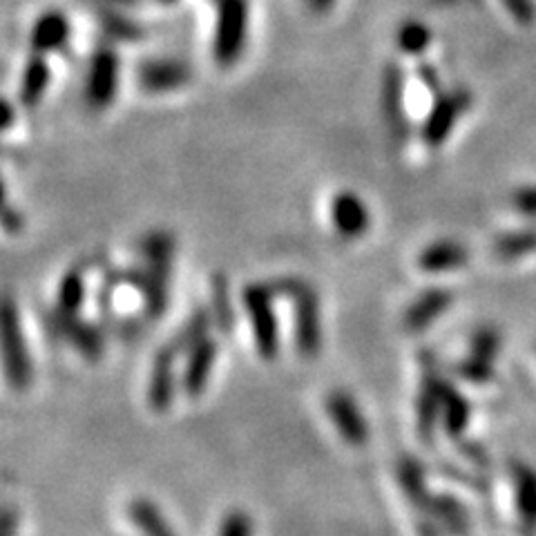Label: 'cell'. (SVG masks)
<instances>
[{
  "label": "cell",
  "instance_id": "1",
  "mask_svg": "<svg viewBox=\"0 0 536 536\" xmlns=\"http://www.w3.org/2000/svg\"><path fill=\"white\" fill-rule=\"evenodd\" d=\"M273 302L275 295L268 282L248 284L242 293L244 311L248 320H251L255 349L266 362L275 360L277 353H280V324H277Z\"/></svg>",
  "mask_w": 536,
  "mask_h": 536
},
{
  "label": "cell",
  "instance_id": "2",
  "mask_svg": "<svg viewBox=\"0 0 536 536\" xmlns=\"http://www.w3.org/2000/svg\"><path fill=\"white\" fill-rule=\"evenodd\" d=\"M246 36H248V0H217L213 59L222 67L235 65L242 59Z\"/></svg>",
  "mask_w": 536,
  "mask_h": 536
},
{
  "label": "cell",
  "instance_id": "3",
  "mask_svg": "<svg viewBox=\"0 0 536 536\" xmlns=\"http://www.w3.org/2000/svg\"><path fill=\"white\" fill-rule=\"evenodd\" d=\"M3 356H5V373L9 385L14 389H25L32 382L34 367L30 358V347L25 342L21 311L12 298L3 302Z\"/></svg>",
  "mask_w": 536,
  "mask_h": 536
},
{
  "label": "cell",
  "instance_id": "4",
  "mask_svg": "<svg viewBox=\"0 0 536 536\" xmlns=\"http://www.w3.org/2000/svg\"><path fill=\"white\" fill-rule=\"evenodd\" d=\"M119 54L112 45H101L94 50L88 74H85V101L94 110L110 108L119 92Z\"/></svg>",
  "mask_w": 536,
  "mask_h": 536
},
{
  "label": "cell",
  "instance_id": "5",
  "mask_svg": "<svg viewBox=\"0 0 536 536\" xmlns=\"http://www.w3.org/2000/svg\"><path fill=\"white\" fill-rule=\"evenodd\" d=\"M293 333L295 349L302 358H315L322 349V315H320V298L309 284L293 300Z\"/></svg>",
  "mask_w": 536,
  "mask_h": 536
},
{
  "label": "cell",
  "instance_id": "6",
  "mask_svg": "<svg viewBox=\"0 0 536 536\" xmlns=\"http://www.w3.org/2000/svg\"><path fill=\"white\" fill-rule=\"evenodd\" d=\"M469 108V94L465 90L445 92L434 99V105L429 108L423 128H420V137H423L427 148H440L454 132L458 117Z\"/></svg>",
  "mask_w": 536,
  "mask_h": 536
},
{
  "label": "cell",
  "instance_id": "7",
  "mask_svg": "<svg viewBox=\"0 0 536 536\" xmlns=\"http://www.w3.org/2000/svg\"><path fill=\"white\" fill-rule=\"evenodd\" d=\"M327 414L331 418L333 427L338 429V434L347 440L349 445L360 447L369 440V423L365 414H362L360 405L356 402L349 391L333 389L327 396Z\"/></svg>",
  "mask_w": 536,
  "mask_h": 536
},
{
  "label": "cell",
  "instance_id": "8",
  "mask_svg": "<svg viewBox=\"0 0 536 536\" xmlns=\"http://www.w3.org/2000/svg\"><path fill=\"white\" fill-rule=\"evenodd\" d=\"M382 112H385L391 137L398 143H405L411 126L405 108V74L398 63H389L382 74Z\"/></svg>",
  "mask_w": 536,
  "mask_h": 536
},
{
  "label": "cell",
  "instance_id": "9",
  "mask_svg": "<svg viewBox=\"0 0 536 536\" xmlns=\"http://www.w3.org/2000/svg\"><path fill=\"white\" fill-rule=\"evenodd\" d=\"M193 81V67L177 59H150L137 67V83L148 94L177 92Z\"/></svg>",
  "mask_w": 536,
  "mask_h": 536
},
{
  "label": "cell",
  "instance_id": "10",
  "mask_svg": "<svg viewBox=\"0 0 536 536\" xmlns=\"http://www.w3.org/2000/svg\"><path fill=\"white\" fill-rule=\"evenodd\" d=\"M427 365V360H425ZM440 380L443 376L434 369V365H427L423 373V385L418 391L416 400V427L418 438L423 443L432 445L436 436L438 423H443V405H440Z\"/></svg>",
  "mask_w": 536,
  "mask_h": 536
},
{
  "label": "cell",
  "instance_id": "11",
  "mask_svg": "<svg viewBox=\"0 0 536 536\" xmlns=\"http://www.w3.org/2000/svg\"><path fill=\"white\" fill-rule=\"evenodd\" d=\"M331 222L333 228L344 239H358L369 231L371 213L358 193L353 190H340L331 199Z\"/></svg>",
  "mask_w": 536,
  "mask_h": 536
},
{
  "label": "cell",
  "instance_id": "12",
  "mask_svg": "<svg viewBox=\"0 0 536 536\" xmlns=\"http://www.w3.org/2000/svg\"><path fill=\"white\" fill-rule=\"evenodd\" d=\"M179 353L166 344L155 353V360H152V371H150V382H148V402L150 407L164 414L168 407L175 400V360Z\"/></svg>",
  "mask_w": 536,
  "mask_h": 536
},
{
  "label": "cell",
  "instance_id": "13",
  "mask_svg": "<svg viewBox=\"0 0 536 536\" xmlns=\"http://www.w3.org/2000/svg\"><path fill=\"white\" fill-rule=\"evenodd\" d=\"M219 356V344L213 338H204L195 349L188 351L184 376H181V389L188 398H199L210 380V373Z\"/></svg>",
  "mask_w": 536,
  "mask_h": 536
},
{
  "label": "cell",
  "instance_id": "14",
  "mask_svg": "<svg viewBox=\"0 0 536 536\" xmlns=\"http://www.w3.org/2000/svg\"><path fill=\"white\" fill-rule=\"evenodd\" d=\"M72 25L61 9H47L36 18L30 32V45L34 54H54L61 52L63 47L70 43Z\"/></svg>",
  "mask_w": 536,
  "mask_h": 536
},
{
  "label": "cell",
  "instance_id": "15",
  "mask_svg": "<svg viewBox=\"0 0 536 536\" xmlns=\"http://www.w3.org/2000/svg\"><path fill=\"white\" fill-rule=\"evenodd\" d=\"M454 302V295L445 289H429L420 293L418 298L407 306L402 315V324L411 333H420L432 327V324L443 315Z\"/></svg>",
  "mask_w": 536,
  "mask_h": 536
},
{
  "label": "cell",
  "instance_id": "16",
  "mask_svg": "<svg viewBox=\"0 0 536 536\" xmlns=\"http://www.w3.org/2000/svg\"><path fill=\"white\" fill-rule=\"evenodd\" d=\"M85 275L79 266H72L63 275L56 293V327L65 329L67 324L79 320V313L85 304Z\"/></svg>",
  "mask_w": 536,
  "mask_h": 536
},
{
  "label": "cell",
  "instance_id": "17",
  "mask_svg": "<svg viewBox=\"0 0 536 536\" xmlns=\"http://www.w3.org/2000/svg\"><path fill=\"white\" fill-rule=\"evenodd\" d=\"M469 260V253L463 244L454 242V239H440L423 248L418 255V266L423 273L436 275V273H449L456 268L465 266Z\"/></svg>",
  "mask_w": 536,
  "mask_h": 536
},
{
  "label": "cell",
  "instance_id": "18",
  "mask_svg": "<svg viewBox=\"0 0 536 536\" xmlns=\"http://www.w3.org/2000/svg\"><path fill=\"white\" fill-rule=\"evenodd\" d=\"M514 496L516 512H519L521 528L525 534L536 532V472L528 465H514Z\"/></svg>",
  "mask_w": 536,
  "mask_h": 536
},
{
  "label": "cell",
  "instance_id": "19",
  "mask_svg": "<svg viewBox=\"0 0 536 536\" xmlns=\"http://www.w3.org/2000/svg\"><path fill=\"white\" fill-rule=\"evenodd\" d=\"M440 405H443V427L449 438H461L472 416V405L449 380H440Z\"/></svg>",
  "mask_w": 536,
  "mask_h": 536
},
{
  "label": "cell",
  "instance_id": "20",
  "mask_svg": "<svg viewBox=\"0 0 536 536\" xmlns=\"http://www.w3.org/2000/svg\"><path fill=\"white\" fill-rule=\"evenodd\" d=\"M52 81V70L45 56L34 54L30 61L25 63V70L21 76V88H18V99H21L23 108H36L43 101L47 88Z\"/></svg>",
  "mask_w": 536,
  "mask_h": 536
},
{
  "label": "cell",
  "instance_id": "21",
  "mask_svg": "<svg viewBox=\"0 0 536 536\" xmlns=\"http://www.w3.org/2000/svg\"><path fill=\"white\" fill-rule=\"evenodd\" d=\"M396 476L402 494L407 496V501L418 507V510H425L429 494L425 485V469L420 465L416 456H402L396 465Z\"/></svg>",
  "mask_w": 536,
  "mask_h": 536
},
{
  "label": "cell",
  "instance_id": "22",
  "mask_svg": "<svg viewBox=\"0 0 536 536\" xmlns=\"http://www.w3.org/2000/svg\"><path fill=\"white\" fill-rule=\"evenodd\" d=\"M213 313H210V306H197V309L188 315L186 322L181 324L179 331L172 335L170 347L177 353H188L190 349H195L197 344L208 338V329L213 327Z\"/></svg>",
  "mask_w": 536,
  "mask_h": 536
},
{
  "label": "cell",
  "instance_id": "23",
  "mask_svg": "<svg viewBox=\"0 0 536 536\" xmlns=\"http://www.w3.org/2000/svg\"><path fill=\"white\" fill-rule=\"evenodd\" d=\"M97 16L101 30L110 38H114V41L137 43L146 38V30H143L137 21H132L128 14H123V7L103 5L101 9H97Z\"/></svg>",
  "mask_w": 536,
  "mask_h": 536
},
{
  "label": "cell",
  "instance_id": "24",
  "mask_svg": "<svg viewBox=\"0 0 536 536\" xmlns=\"http://www.w3.org/2000/svg\"><path fill=\"white\" fill-rule=\"evenodd\" d=\"M175 251H177V239L168 231H152L139 242L141 264L152 268H166V271H172Z\"/></svg>",
  "mask_w": 536,
  "mask_h": 536
},
{
  "label": "cell",
  "instance_id": "25",
  "mask_svg": "<svg viewBox=\"0 0 536 536\" xmlns=\"http://www.w3.org/2000/svg\"><path fill=\"white\" fill-rule=\"evenodd\" d=\"M61 333L74 344V349L79 351L85 360L97 362L103 356L105 335L94 322L74 320L72 324H67L65 329H61Z\"/></svg>",
  "mask_w": 536,
  "mask_h": 536
},
{
  "label": "cell",
  "instance_id": "26",
  "mask_svg": "<svg viewBox=\"0 0 536 536\" xmlns=\"http://www.w3.org/2000/svg\"><path fill=\"white\" fill-rule=\"evenodd\" d=\"M425 512L432 514L434 521H440L447 530L463 532L467 528V512L454 496L449 494H432L427 501Z\"/></svg>",
  "mask_w": 536,
  "mask_h": 536
},
{
  "label": "cell",
  "instance_id": "27",
  "mask_svg": "<svg viewBox=\"0 0 536 536\" xmlns=\"http://www.w3.org/2000/svg\"><path fill=\"white\" fill-rule=\"evenodd\" d=\"M130 521L143 536H175L164 516L148 499H134L130 503Z\"/></svg>",
  "mask_w": 536,
  "mask_h": 536
},
{
  "label": "cell",
  "instance_id": "28",
  "mask_svg": "<svg viewBox=\"0 0 536 536\" xmlns=\"http://www.w3.org/2000/svg\"><path fill=\"white\" fill-rule=\"evenodd\" d=\"M210 313H213V320L219 329L224 333L233 331L235 327V311L231 306V291H228V282L222 273L213 275V286H210Z\"/></svg>",
  "mask_w": 536,
  "mask_h": 536
},
{
  "label": "cell",
  "instance_id": "29",
  "mask_svg": "<svg viewBox=\"0 0 536 536\" xmlns=\"http://www.w3.org/2000/svg\"><path fill=\"white\" fill-rule=\"evenodd\" d=\"M534 251H536V231H514L501 235L494 242V255L505 262L519 260V257H525Z\"/></svg>",
  "mask_w": 536,
  "mask_h": 536
},
{
  "label": "cell",
  "instance_id": "30",
  "mask_svg": "<svg viewBox=\"0 0 536 536\" xmlns=\"http://www.w3.org/2000/svg\"><path fill=\"white\" fill-rule=\"evenodd\" d=\"M432 45V30L423 21H407L398 30V47L409 56H420Z\"/></svg>",
  "mask_w": 536,
  "mask_h": 536
},
{
  "label": "cell",
  "instance_id": "31",
  "mask_svg": "<svg viewBox=\"0 0 536 536\" xmlns=\"http://www.w3.org/2000/svg\"><path fill=\"white\" fill-rule=\"evenodd\" d=\"M499 347H501L499 333H496L492 327H483V329H478L472 335V344H469V356L492 362L496 358V353H499Z\"/></svg>",
  "mask_w": 536,
  "mask_h": 536
},
{
  "label": "cell",
  "instance_id": "32",
  "mask_svg": "<svg viewBox=\"0 0 536 536\" xmlns=\"http://www.w3.org/2000/svg\"><path fill=\"white\" fill-rule=\"evenodd\" d=\"M456 376L474 382V385H487L494 378V367L492 362L469 356L456 365Z\"/></svg>",
  "mask_w": 536,
  "mask_h": 536
},
{
  "label": "cell",
  "instance_id": "33",
  "mask_svg": "<svg viewBox=\"0 0 536 536\" xmlns=\"http://www.w3.org/2000/svg\"><path fill=\"white\" fill-rule=\"evenodd\" d=\"M217 536H253V519L242 510L228 512L219 523Z\"/></svg>",
  "mask_w": 536,
  "mask_h": 536
},
{
  "label": "cell",
  "instance_id": "34",
  "mask_svg": "<svg viewBox=\"0 0 536 536\" xmlns=\"http://www.w3.org/2000/svg\"><path fill=\"white\" fill-rule=\"evenodd\" d=\"M418 79L423 81V85L429 92H434L436 97H440V79H438V72H436L434 65L420 63L418 65Z\"/></svg>",
  "mask_w": 536,
  "mask_h": 536
},
{
  "label": "cell",
  "instance_id": "35",
  "mask_svg": "<svg viewBox=\"0 0 536 536\" xmlns=\"http://www.w3.org/2000/svg\"><path fill=\"white\" fill-rule=\"evenodd\" d=\"M514 204L525 215H536V188H523L514 195Z\"/></svg>",
  "mask_w": 536,
  "mask_h": 536
},
{
  "label": "cell",
  "instance_id": "36",
  "mask_svg": "<svg viewBox=\"0 0 536 536\" xmlns=\"http://www.w3.org/2000/svg\"><path fill=\"white\" fill-rule=\"evenodd\" d=\"M505 5L516 16V21H521V23H530L532 21L534 12H532L530 0H505Z\"/></svg>",
  "mask_w": 536,
  "mask_h": 536
},
{
  "label": "cell",
  "instance_id": "37",
  "mask_svg": "<svg viewBox=\"0 0 536 536\" xmlns=\"http://www.w3.org/2000/svg\"><path fill=\"white\" fill-rule=\"evenodd\" d=\"M3 226L7 233H18L23 228V217L21 213H16L12 206H5V215H3Z\"/></svg>",
  "mask_w": 536,
  "mask_h": 536
},
{
  "label": "cell",
  "instance_id": "38",
  "mask_svg": "<svg viewBox=\"0 0 536 536\" xmlns=\"http://www.w3.org/2000/svg\"><path fill=\"white\" fill-rule=\"evenodd\" d=\"M306 5H309L315 14L329 12V9L335 5V0H306Z\"/></svg>",
  "mask_w": 536,
  "mask_h": 536
},
{
  "label": "cell",
  "instance_id": "39",
  "mask_svg": "<svg viewBox=\"0 0 536 536\" xmlns=\"http://www.w3.org/2000/svg\"><path fill=\"white\" fill-rule=\"evenodd\" d=\"M12 123H14V108H12V103L5 101V105H3V128L9 130V128H12Z\"/></svg>",
  "mask_w": 536,
  "mask_h": 536
},
{
  "label": "cell",
  "instance_id": "40",
  "mask_svg": "<svg viewBox=\"0 0 536 536\" xmlns=\"http://www.w3.org/2000/svg\"><path fill=\"white\" fill-rule=\"evenodd\" d=\"M97 3H103V5H110V7H132V5H137L139 0H97Z\"/></svg>",
  "mask_w": 536,
  "mask_h": 536
},
{
  "label": "cell",
  "instance_id": "41",
  "mask_svg": "<svg viewBox=\"0 0 536 536\" xmlns=\"http://www.w3.org/2000/svg\"><path fill=\"white\" fill-rule=\"evenodd\" d=\"M157 3H161V5H175V3H179V0H157Z\"/></svg>",
  "mask_w": 536,
  "mask_h": 536
}]
</instances>
